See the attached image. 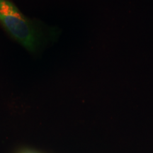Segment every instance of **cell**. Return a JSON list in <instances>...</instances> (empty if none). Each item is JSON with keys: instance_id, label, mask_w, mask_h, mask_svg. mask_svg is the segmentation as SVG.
I'll list each match as a JSON object with an SVG mask.
<instances>
[{"instance_id": "6da1fadb", "label": "cell", "mask_w": 153, "mask_h": 153, "mask_svg": "<svg viewBox=\"0 0 153 153\" xmlns=\"http://www.w3.org/2000/svg\"><path fill=\"white\" fill-rule=\"evenodd\" d=\"M0 26L9 37L32 55H39L56 33L39 20L26 17L11 0H0Z\"/></svg>"}, {"instance_id": "7a4b0ae2", "label": "cell", "mask_w": 153, "mask_h": 153, "mask_svg": "<svg viewBox=\"0 0 153 153\" xmlns=\"http://www.w3.org/2000/svg\"><path fill=\"white\" fill-rule=\"evenodd\" d=\"M26 153H30V152H26Z\"/></svg>"}]
</instances>
